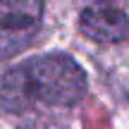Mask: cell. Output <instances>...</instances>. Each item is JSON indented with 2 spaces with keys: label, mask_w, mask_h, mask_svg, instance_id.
Listing matches in <instances>:
<instances>
[{
  "label": "cell",
  "mask_w": 129,
  "mask_h": 129,
  "mask_svg": "<svg viewBox=\"0 0 129 129\" xmlns=\"http://www.w3.org/2000/svg\"><path fill=\"white\" fill-rule=\"evenodd\" d=\"M86 72L67 53L36 55L12 67L0 81V110L19 115L43 105H77L86 96Z\"/></svg>",
  "instance_id": "obj_1"
},
{
  "label": "cell",
  "mask_w": 129,
  "mask_h": 129,
  "mask_svg": "<svg viewBox=\"0 0 129 129\" xmlns=\"http://www.w3.org/2000/svg\"><path fill=\"white\" fill-rule=\"evenodd\" d=\"M117 0H91V5H115Z\"/></svg>",
  "instance_id": "obj_4"
},
{
  "label": "cell",
  "mask_w": 129,
  "mask_h": 129,
  "mask_svg": "<svg viewBox=\"0 0 129 129\" xmlns=\"http://www.w3.org/2000/svg\"><path fill=\"white\" fill-rule=\"evenodd\" d=\"M43 22V0H0V57L22 53Z\"/></svg>",
  "instance_id": "obj_2"
},
{
  "label": "cell",
  "mask_w": 129,
  "mask_h": 129,
  "mask_svg": "<svg viewBox=\"0 0 129 129\" xmlns=\"http://www.w3.org/2000/svg\"><path fill=\"white\" fill-rule=\"evenodd\" d=\"M79 29L96 43H120L129 36V17L117 5H86L79 14Z\"/></svg>",
  "instance_id": "obj_3"
}]
</instances>
